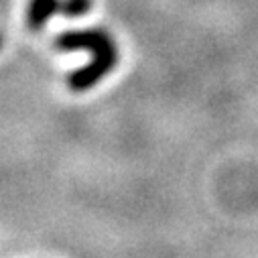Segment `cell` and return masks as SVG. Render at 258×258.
<instances>
[{"label":"cell","instance_id":"6da1fadb","mask_svg":"<svg viewBox=\"0 0 258 258\" xmlns=\"http://www.w3.org/2000/svg\"><path fill=\"white\" fill-rule=\"evenodd\" d=\"M57 51H90L92 61L88 66L72 72L68 76V86L74 92H86L102 82L118 63V49L112 37L102 29L68 31L55 39Z\"/></svg>","mask_w":258,"mask_h":258},{"label":"cell","instance_id":"7a4b0ae2","mask_svg":"<svg viewBox=\"0 0 258 258\" xmlns=\"http://www.w3.org/2000/svg\"><path fill=\"white\" fill-rule=\"evenodd\" d=\"M57 13H61V0H29L27 25L31 31H41Z\"/></svg>","mask_w":258,"mask_h":258},{"label":"cell","instance_id":"3957f363","mask_svg":"<svg viewBox=\"0 0 258 258\" xmlns=\"http://www.w3.org/2000/svg\"><path fill=\"white\" fill-rule=\"evenodd\" d=\"M92 11V0H61V13L63 17L78 19Z\"/></svg>","mask_w":258,"mask_h":258}]
</instances>
